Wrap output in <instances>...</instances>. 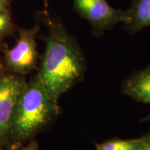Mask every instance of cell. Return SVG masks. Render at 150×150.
<instances>
[{"instance_id":"1","label":"cell","mask_w":150,"mask_h":150,"mask_svg":"<svg viewBox=\"0 0 150 150\" xmlns=\"http://www.w3.org/2000/svg\"><path fill=\"white\" fill-rule=\"evenodd\" d=\"M86 66L85 56L75 38L62 22L52 21L36 75L52 98L58 102L60 97L83 79Z\"/></svg>"},{"instance_id":"2","label":"cell","mask_w":150,"mask_h":150,"mask_svg":"<svg viewBox=\"0 0 150 150\" xmlns=\"http://www.w3.org/2000/svg\"><path fill=\"white\" fill-rule=\"evenodd\" d=\"M60 113L58 102L35 76L19 97L10 123L8 147L16 149L50 126Z\"/></svg>"},{"instance_id":"3","label":"cell","mask_w":150,"mask_h":150,"mask_svg":"<svg viewBox=\"0 0 150 150\" xmlns=\"http://www.w3.org/2000/svg\"><path fill=\"white\" fill-rule=\"evenodd\" d=\"M73 4L76 13L89 22L96 36H101L119 23L126 25L131 20L128 10L112 8L106 0H73Z\"/></svg>"},{"instance_id":"4","label":"cell","mask_w":150,"mask_h":150,"mask_svg":"<svg viewBox=\"0 0 150 150\" xmlns=\"http://www.w3.org/2000/svg\"><path fill=\"white\" fill-rule=\"evenodd\" d=\"M39 28L20 29L13 47L4 51L6 67L18 75H25L34 70L38 63L36 37Z\"/></svg>"},{"instance_id":"5","label":"cell","mask_w":150,"mask_h":150,"mask_svg":"<svg viewBox=\"0 0 150 150\" xmlns=\"http://www.w3.org/2000/svg\"><path fill=\"white\" fill-rule=\"evenodd\" d=\"M27 84L20 75L5 73L0 77V150L8 147L11 118Z\"/></svg>"},{"instance_id":"6","label":"cell","mask_w":150,"mask_h":150,"mask_svg":"<svg viewBox=\"0 0 150 150\" xmlns=\"http://www.w3.org/2000/svg\"><path fill=\"white\" fill-rule=\"evenodd\" d=\"M122 92L138 102L150 104V65L124 81Z\"/></svg>"},{"instance_id":"7","label":"cell","mask_w":150,"mask_h":150,"mask_svg":"<svg viewBox=\"0 0 150 150\" xmlns=\"http://www.w3.org/2000/svg\"><path fill=\"white\" fill-rule=\"evenodd\" d=\"M128 11L131 20L125 27L129 34L150 27V0H133Z\"/></svg>"},{"instance_id":"8","label":"cell","mask_w":150,"mask_h":150,"mask_svg":"<svg viewBox=\"0 0 150 150\" xmlns=\"http://www.w3.org/2000/svg\"><path fill=\"white\" fill-rule=\"evenodd\" d=\"M139 138L132 139L111 138L95 144V150H137Z\"/></svg>"},{"instance_id":"9","label":"cell","mask_w":150,"mask_h":150,"mask_svg":"<svg viewBox=\"0 0 150 150\" xmlns=\"http://www.w3.org/2000/svg\"><path fill=\"white\" fill-rule=\"evenodd\" d=\"M13 24L7 9H0V38L11 34Z\"/></svg>"},{"instance_id":"10","label":"cell","mask_w":150,"mask_h":150,"mask_svg":"<svg viewBox=\"0 0 150 150\" xmlns=\"http://www.w3.org/2000/svg\"><path fill=\"white\" fill-rule=\"evenodd\" d=\"M137 150H150V132L139 138Z\"/></svg>"},{"instance_id":"11","label":"cell","mask_w":150,"mask_h":150,"mask_svg":"<svg viewBox=\"0 0 150 150\" xmlns=\"http://www.w3.org/2000/svg\"><path fill=\"white\" fill-rule=\"evenodd\" d=\"M40 147H39V144L34 138L29 142H28V144L26 146L22 148V150H39Z\"/></svg>"},{"instance_id":"12","label":"cell","mask_w":150,"mask_h":150,"mask_svg":"<svg viewBox=\"0 0 150 150\" xmlns=\"http://www.w3.org/2000/svg\"><path fill=\"white\" fill-rule=\"evenodd\" d=\"M8 0H0V9H6Z\"/></svg>"},{"instance_id":"13","label":"cell","mask_w":150,"mask_h":150,"mask_svg":"<svg viewBox=\"0 0 150 150\" xmlns=\"http://www.w3.org/2000/svg\"><path fill=\"white\" fill-rule=\"evenodd\" d=\"M4 74H5V72H4V67L2 63L0 62V77H1V76Z\"/></svg>"},{"instance_id":"14","label":"cell","mask_w":150,"mask_h":150,"mask_svg":"<svg viewBox=\"0 0 150 150\" xmlns=\"http://www.w3.org/2000/svg\"><path fill=\"white\" fill-rule=\"evenodd\" d=\"M147 120H150V114L148 116H147V117L143 118V119L142 120V121H147Z\"/></svg>"},{"instance_id":"15","label":"cell","mask_w":150,"mask_h":150,"mask_svg":"<svg viewBox=\"0 0 150 150\" xmlns=\"http://www.w3.org/2000/svg\"><path fill=\"white\" fill-rule=\"evenodd\" d=\"M43 1H45V5H46V6L47 5V0H43Z\"/></svg>"}]
</instances>
